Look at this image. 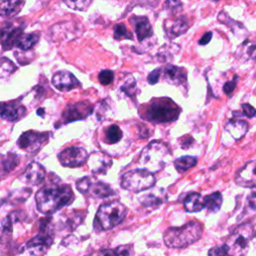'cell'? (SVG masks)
I'll return each instance as SVG.
<instances>
[{
  "instance_id": "cell-1",
  "label": "cell",
  "mask_w": 256,
  "mask_h": 256,
  "mask_svg": "<svg viewBox=\"0 0 256 256\" xmlns=\"http://www.w3.org/2000/svg\"><path fill=\"white\" fill-rule=\"evenodd\" d=\"M74 199L71 188L67 185L49 184L36 193L37 209L44 214H51L66 206Z\"/></svg>"
},
{
  "instance_id": "cell-2",
  "label": "cell",
  "mask_w": 256,
  "mask_h": 256,
  "mask_svg": "<svg viewBox=\"0 0 256 256\" xmlns=\"http://www.w3.org/2000/svg\"><path fill=\"white\" fill-rule=\"evenodd\" d=\"M202 233V224L197 221H190L181 227L168 228L164 232L163 239L170 248H182L198 241Z\"/></svg>"
},
{
  "instance_id": "cell-3",
  "label": "cell",
  "mask_w": 256,
  "mask_h": 256,
  "mask_svg": "<svg viewBox=\"0 0 256 256\" xmlns=\"http://www.w3.org/2000/svg\"><path fill=\"white\" fill-rule=\"evenodd\" d=\"M179 108L170 99L162 98L151 102L146 108L143 118L155 123H166L175 120L179 115Z\"/></svg>"
},
{
  "instance_id": "cell-4",
  "label": "cell",
  "mask_w": 256,
  "mask_h": 256,
  "mask_svg": "<svg viewBox=\"0 0 256 256\" xmlns=\"http://www.w3.org/2000/svg\"><path fill=\"white\" fill-rule=\"evenodd\" d=\"M168 154V147L160 141L150 142L141 152L139 163L148 171L155 173L164 167V159Z\"/></svg>"
},
{
  "instance_id": "cell-5",
  "label": "cell",
  "mask_w": 256,
  "mask_h": 256,
  "mask_svg": "<svg viewBox=\"0 0 256 256\" xmlns=\"http://www.w3.org/2000/svg\"><path fill=\"white\" fill-rule=\"evenodd\" d=\"M252 238L253 226L251 223H244L235 228L225 243L228 249V256H245Z\"/></svg>"
},
{
  "instance_id": "cell-6",
  "label": "cell",
  "mask_w": 256,
  "mask_h": 256,
  "mask_svg": "<svg viewBox=\"0 0 256 256\" xmlns=\"http://www.w3.org/2000/svg\"><path fill=\"white\" fill-rule=\"evenodd\" d=\"M126 215V207L119 201L105 203L98 208L96 221L103 230H109L122 222Z\"/></svg>"
},
{
  "instance_id": "cell-7",
  "label": "cell",
  "mask_w": 256,
  "mask_h": 256,
  "mask_svg": "<svg viewBox=\"0 0 256 256\" xmlns=\"http://www.w3.org/2000/svg\"><path fill=\"white\" fill-rule=\"evenodd\" d=\"M156 180L152 172L147 169H135L122 175L121 186L132 192H140L154 186Z\"/></svg>"
},
{
  "instance_id": "cell-8",
  "label": "cell",
  "mask_w": 256,
  "mask_h": 256,
  "mask_svg": "<svg viewBox=\"0 0 256 256\" xmlns=\"http://www.w3.org/2000/svg\"><path fill=\"white\" fill-rule=\"evenodd\" d=\"M76 187L81 193H88L96 198H105L114 194L109 185L103 182H93L90 177H84L78 180Z\"/></svg>"
},
{
  "instance_id": "cell-9",
  "label": "cell",
  "mask_w": 256,
  "mask_h": 256,
  "mask_svg": "<svg viewBox=\"0 0 256 256\" xmlns=\"http://www.w3.org/2000/svg\"><path fill=\"white\" fill-rule=\"evenodd\" d=\"M88 153L82 147L72 146L64 149L58 154V159L63 166L66 167H79L88 160Z\"/></svg>"
},
{
  "instance_id": "cell-10",
  "label": "cell",
  "mask_w": 256,
  "mask_h": 256,
  "mask_svg": "<svg viewBox=\"0 0 256 256\" xmlns=\"http://www.w3.org/2000/svg\"><path fill=\"white\" fill-rule=\"evenodd\" d=\"M24 25L20 22H12L3 26L0 30V43L5 50L16 46L23 34Z\"/></svg>"
},
{
  "instance_id": "cell-11",
  "label": "cell",
  "mask_w": 256,
  "mask_h": 256,
  "mask_svg": "<svg viewBox=\"0 0 256 256\" xmlns=\"http://www.w3.org/2000/svg\"><path fill=\"white\" fill-rule=\"evenodd\" d=\"M47 139H48L47 133L30 130L20 135L17 141V144L21 149L29 153H33L38 151L41 148V146L47 141Z\"/></svg>"
},
{
  "instance_id": "cell-12",
  "label": "cell",
  "mask_w": 256,
  "mask_h": 256,
  "mask_svg": "<svg viewBox=\"0 0 256 256\" xmlns=\"http://www.w3.org/2000/svg\"><path fill=\"white\" fill-rule=\"evenodd\" d=\"M235 182L245 188H256V160L247 162L237 172Z\"/></svg>"
},
{
  "instance_id": "cell-13",
  "label": "cell",
  "mask_w": 256,
  "mask_h": 256,
  "mask_svg": "<svg viewBox=\"0 0 256 256\" xmlns=\"http://www.w3.org/2000/svg\"><path fill=\"white\" fill-rule=\"evenodd\" d=\"M45 178V169L44 167L37 163L33 162L25 169L23 174L20 176V180L23 183L29 185H38L43 182Z\"/></svg>"
},
{
  "instance_id": "cell-14",
  "label": "cell",
  "mask_w": 256,
  "mask_h": 256,
  "mask_svg": "<svg viewBox=\"0 0 256 256\" xmlns=\"http://www.w3.org/2000/svg\"><path fill=\"white\" fill-rule=\"evenodd\" d=\"M53 242V238L50 235L40 234L32 238L27 242L26 248L31 255L39 256L44 254Z\"/></svg>"
},
{
  "instance_id": "cell-15",
  "label": "cell",
  "mask_w": 256,
  "mask_h": 256,
  "mask_svg": "<svg viewBox=\"0 0 256 256\" xmlns=\"http://www.w3.org/2000/svg\"><path fill=\"white\" fill-rule=\"evenodd\" d=\"M52 84L60 91H69L79 85L76 77L68 71H59L52 77Z\"/></svg>"
},
{
  "instance_id": "cell-16",
  "label": "cell",
  "mask_w": 256,
  "mask_h": 256,
  "mask_svg": "<svg viewBox=\"0 0 256 256\" xmlns=\"http://www.w3.org/2000/svg\"><path fill=\"white\" fill-rule=\"evenodd\" d=\"M92 112V108L84 102L68 105L63 113L66 122H71L79 119L86 118Z\"/></svg>"
},
{
  "instance_id": "cell-17",
  "label": "cell",
  "mask_w": 256,
  "mask_h": 256,
  "mask_svg": "<svg viewBox=\"0 0 256 256\" xmlns=\"http://www.w3.org/2000/svg\"><path fill=\"white\" fill-rule=\"evenodd\" d=\"M189 28V24L184 17L176 19H168L164 23V30L171 39L184 34Z\"/></svg>"
},
{
  "instance_id": "cell-18",
  "label": "cell",
  "mask_w": 256,
  "mask_h": 256,
  "mask_svg": "<svg viewBox=\"0 0 256 256\" xmlns=\"http://www.w3.org/2000/svg\"><path fill=\"white\" fill-rule=\"evenodd\" d=\"M111 164H112L111 158L102 152L93 153L89 158L90 169L93 173H96V174L105 173L107 169L110 168Z\"/></svg>"
},
{
  "instance_id": "cell-19",
  "label": "cell",
  "mask_w": 256,
  "mask_h": 256,
  "mask_svg": "<svg viewBox=\"0 0 256 256\" xmlns=\"http://www.w3.org/2000/svg\"><path fill=\"white\" fill-rule=\"evenodd\" d=\"M186 75L187 73L185 69L170 64L165 66L163 69L164 79L172 85H180L184 83L186 81Z\"/></svg>"
},
{
  "instance_id": "cell-20",
  "label": "cell",
  "mask_w": 256,
  "mask_h": 256,
  "mask_svg": "<svg viewBox=\"0 0 256 256\" xmlns=\"http://www.w3.org/2000/svg\"><path fill=\"white\" fill-rule=\"evenodd\" d=\"M25 108L16 103L0 105V117L7 121H16L25 115Z\"/></svg>"
},
{
  "instance_id": "cell-21",
  "label": "cell",
  "mask_w": 256,
  "mask_h": 256,
  "mask_svg": "<svg viewBox=\"0 0 256 256\" xmlns=\"http://www.w3.org/2000/svg\"><path fill=\"white\" fill-rule=\"evenodd\" d=\"M131 22H133L134 24L135 33L139 41H143L153 35L152 27L146 17H134L133 19H131Z\"/></svg>"
},
{
  "instance_id": "cell-22",
  "label": "cell",
  "mask_w": 256,
  "mask_h": 256,
  "mask_svg": "<svg viewBox=\"0 0 256 256\" xmlns=\"http://www.w3.org/2000/svg\"><path fill=\"white\" fill-rule=\"evenodd\" d=\"M248 128H249V125L246 121L238 120V119H233V120L228 121L224 127V129L235 140H239L242 137H244V135L248 131Z\"/></svg>"
},
{
  "instance_id": "cell-23",
  "label": "cell",
  "mask_w": 256,
  "mask_h": 256,
  "mask_svg": "<svg viewBox=\"0 0 256 256\" xmlns=\"http://www.w3.org/2000/svg\"><path fill=\"white\" fill-rule=\"evenodd\" d=\"M23 4L24 0H0V16L10 17L18 14Z\"/></svg>"
},
{
  "instance_id": "cell-24",
  "label": "cell",
  "mask_w": 256,
  "mask_h": 256,
  "mask_svg": "<svg viewBox=\"0 0 256 256\" xmlns=\"http://www.w3.org/2000/svg\"><path fill=\"white\" fill-rule=\"evenodd\" d=\"M164 200L165 195L163 194L162 190H153L140 198L141 204L147 208H156L160 206Z\"/></svg>"
},
{
  "instance_id": "cell-25",
  "label": "cell",
  "mask_w": 256,
  "mask_h": 256,
  "mask_svg": "<svg viewBox=\"0 0 256 256\" xmlns=\"http://www.w3.org/2000/svg\"><path fill=\"white\" fill-rule=\"evenodd\" d=\"M184 208L188 212H199L204 208L203 198L199 193H190L184 200Z\"/></svg>"
},
{
  "instance_id": "cell-26",
  "label": "cell",
  "mask_w": 256,
  "mask_h": 256,
  "mask_svg": "<svg viewBox=\"0 0 256 256\" xmlns=\"http://www.w3.org/2000/svg\"><path fill=\"white\" fill-rule=\"evenodd\" d=\"M240 57L244 60H255L256 59V39H247L239 47Z\"/></svg>"
},
{
  "instance_id": "cell-27",
  "label": "cell",
  "mask_w": 256,
  "mask_h": 256,
  "mask_svg": "<svg viewBox=\"0 0 256 256\" xmlns=\"http://www.w3.org/2000/svg\"><path fill=\"white\" fill-rule=\"evenodd\" d=\"M204 208L209 212H217L222 204V195L219 192H214L203 198Z\"/></svg>"
},
{
  "instance_id": "cell-28",
  "label": "cell",
  "mask_w": 256,
  "mask_h": 256,
  "mask_svg": "<svg viewBox=\"0 0 256 256\" xmlns=\"http://www.w3.org/2000/svg\"><path fill=\"white\" fill-rule=\"evenodd\" d=\"M39 40V34L38 33H29V34H22V36L20 37L16 47L21 49V50H24V51H27L29 49H31Z\"/></svg>"
},
{
  "instance_id": "cell-29",
  "label": "cell",
  "mask_w": 256,
  "mask_h": 256,
  "mask_svg": "<svg viewBox=\"0 0 256 256\" xmlns=\"http://www.w3.org/2000/svg\"><path fill=\"white\" fill-rule=\"evenodd\" d=\"M196 163H197L196 158L192 156H183L174 161V166L179 173H183L188 169H190L191 167L195 166Z\"/></svg>"
},
{
  "instance_id": "cell-30",
  "label": "cell",
  "mask_w": 256,
  "mask_h": 256,
  "mask_svg": "<svg viewBox=\"0 0 256 256\" xmlns=\"http://www.w3.org/2000/svg\"><path fill=\"white\" fill-rule=\"evenodd\" d=\"M15 70L16 66L13 64L12 61L5 57L0 58V80L7 79L14 73Z\"/></svg>"
},
{
  "instance_id": "cell-31",
  "label": "cell",
  "mask_w": 256,
  "mask_h": 256,
  "mask_svg": "<svg viewBox=\"0 0 256 256\" xmlns=\"http://www.w3.org/2000/svg\"><path fill=\"white\" fill-rule=\"evenodd\" d=\"M122 131L117 125H111L106 129L105 142L108 144H114L122 138Z\"/></svg>"
},
{
  "instance_id": "cell-32",
  "label": "cell",
  "mask_w": 256,
  "mask_h": 256,
  "mask_svg": "<svg viewBox=\"0 0 256 256\" xmlns=\"http://www.w3.org/2000/svg\"><path fill=\"white\" fill-rule=\"evenodd\" d=\"M218 20H219L220 22H222L223 24L227 25L234 33L237 31V29H244V27L241 25V23L236 22V21H234L233 19H231V18L228 16V14H227L226 12H224V11H222V12L219 13Z\"/></svg>"
},
{
  "instance_id": "cell-33",
  "label": "cell",
  "mask_w": 256,
  "mask_h": 256,
  "mask_svg": "<svg viewBox=\"0 0 256 256\" xmlns=\"http://www.w3.org/2000/svg\"><path fill=\"white\" fill-rule=\"evenodd\" d=\"M64 3L73 10L78 11H84L87 10V8L92 3V0H63Z\"/></svg>"
},
{
  "instance_id": "cell-34",
  "label": "cell",
  "mask_w": 256,
  "mask_h": 256,
  "mask_svg": "<svg viewBox=\"0 0 256 256\" xmlns=\"http://www.w3.org/2000/svg\"><path fill=\"white\" fill-rule=\"evenodd\" d=\"M114 38L116 40H120L122 38L132 39V35L127 31L126 27L122 23H119L114 26Z\"/></svg>"
},
{
  "instance_id": "cell-35",
  "label": "cell",
  "mask_w": 256,
  "mask_h": 256,
  "mask_svg": "<svg viewBox=\"0 0 256 256\" xmlns=\"http://www.w3.org/2000/svg\"><path fill=\"white\" fill-rule=\"evenodd\" d=\"M176 47H178V46H176V45H165V46H163L162 49L159 51V58L161 60H164V61L167 60V59H171L172 55L174 54V52H171V51L175 50L174 48H176ZM176 50H178V49H176Z\"/></svg>"
},
{
  "instance_id": "cell-36",
  "label": "cell",
  "mask_w": 256,
  "mask_h": 256,
  "mask_svg": "<svg viewBox=\"0 0 256 256\" xmlns=\"http://www.w3.org/2000/svg\"><path fill=\"white\" fill-rule=\"evenodd\" d=\"M113 78H114V74L112 71L110 70H102L99 75H98V79H99V82L102 84V85H108L110 84L112 81H113Z\"/></svg>"
},
{
  "instance_id": "cell-37",
  "label": "cell",
  "mask_w": 256,
  "mask_h": 256,
  "mask_svg": "<svg viewBox=\"0 0 256 256\" xmlns=\"http://www.w3.org/2000/svg\"><path fill=\"white\" fill-rule=\"evenodd\" d=\"M208 256H228L227 246L224 244L221 246H215L211 248L208 251Z\"/></svg>"
},
{
  "instance_id": "cell-38",
  "label": "cell",
  "mask_w": 256,
  "mask_h": 256,
  "mask_svg": "<svg viewBox=\"0 0 256 256\" xmlns=\"http://www.w3.org/2000/svg\"><path fill=\"white\" fill-rule=\"evenodd\" d=\"M122 90L129 96H133L134 93H135V90H136V83H135V80L134 78H130L128 79L125 84L122 86Z\"/></svg>"
},
{
  "instance_id": "cell-39",
  "label": "cell",
  "mask_w": 256,
  "mask_h": 256,
  "mask_svg": "<svg viewBox=\"0 0 256 256\" xmlns=\"http://www.w3.org/2000/svg\"><path fill=\"white\" fill-rule=\"evenodd\" d=\"M164 8L172 12H178L181 10L182 4L179 0H166L164 3Z\"/></svg>"
},
{
  "instance_id": "cell-40",
  "label": "cell",
  "mask_w": 256,
  "mask_h": 256,
  "mask_svg": "<svg viewBox=\"0 0 256 256\" xmlns=\"http://www.w3.org/2000/svg\"><path fill=\"white\" fill-rule=\"evenodd\" d=\"M118 256H133V247L131 245H122L115 248Z\"/></svg>"
},
{
  "instance_id": "cell-41",
  "label": "cell",
  "mask_w": 256,
  "mask_h": 256,
  "mask_svg": "<svg viewBox=\"0 0 256 256\" xmlns=\"http://www.w3.org/2000/svg\"><path fill=\"white\" fill-rule=\"evenodd\" d=\"M160 75H161V69L158 68V69H155L153 70L147 77V81L150 83V84H155L158 82L159 78H160Z\"/></svg>"
},
{
  "instance_id": "cell-42",
  "label": "cell",
  "mask_w": 256,
  "mask_h": 256,
  "mask_svg": "<svg viewBox=\"0 0 256 256\" xmlns=\"http://www.w3.org/2000/svg\"><path fill=\"white\" fill-rule=\"evenodd\" d=\"M242 110H243V114L247 117L251 118L256 115V110L250 104H247V103L242 104Z\"/></svg>"
},
{
  "instance_id": "cell-43",
  "label": "cell",
  "mask_w": 256,
  "mask_h": 256,
  "mask_svg": "<svg viewBox=\"0 0 256 256\" xmlns=\"http://www.w3.org/2000/svg\"><path fill=\"white\" fill-rule=\"evenodd\" d=\"M247 207L251 210H256V192H251L247 197Z\"/></svg>"
},
{
  "instance_id": "cell-44",
  "label": "cell",
  "mask_w": 256,
  "mask_h": 256,
  "mask_svg": "<svg viewBox=\"0 0 256 256\" xmlns=\"http://www.w3.org/2000/svg\"><path fill=\"white\" fill-rule=\"evenodd\" d=\"M235 87H236V80H231V81H228L224 84L223 90L227 95H230L234 91Z\"/></svg>"
},
{
  "instance_id": "cell-45",
  "label": "cell",
  "mask_w": 256,
  "mask_h": 256,
  "mask_svg": "<svg viewBox=\"0 0 256 256\" xmlns=\"http://www.w3.org/2000/svg\"><path fill=\"white\" fill-rule=\"evenodd\" d=\"M98 256H118V254L115 249H104L99 252Z\"/></svg>"
},
{
  "instance_id": "cell-46",
  "label": "cell",
  "mask_w": 256,
  "mask_h": 256,
  "mask_svg": "<svg viewBox=\"0 0 256 256\" xmlns=\"http://www.w3.org/2000/svg\"><path fill=\"white\" fill-rule=\"evenodd\" d=\"M212 38V32H206L202 37L201 39L199 40V44L200 45H206Z\"/></svg>"
},
{
  "instance_id": "cell-47",
  "label": "cell",
  "mask_w": 256,
  "mask_h": 256,
  "mask_svg": "<svg viewBox=\"0 0 256 256\" xmlns=\"http://www.w3.org/2000/svg\"><path fill=\"white\" fill-rule=\"evenodd\" d=\"M253 242H254V247L256 249V231H255V233L253 235Z\"/></svg>"
},
{
  "instance_id": "cell-48",
  "label": "cell",
  "mask_w": 256,
  "mask_h": 256,
  "mask_svg": "<svg viewBox=\"0 0 256 256\" xmlns=\"http://www.w3.org/2000/svg\"><path fill=\"white\" fill-rule=\"evenodd\" d=\"M37 113H38L39 115H42V114H43V110H42V109H39V110L37 111Z\"/></svg>"
}]
</instances>
